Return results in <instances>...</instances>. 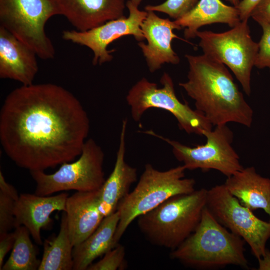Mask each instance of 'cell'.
I'll return each instance as SVG.
<instances>
[{
  "label": "cell",
  "instance_id": "1",
  "mask_svg": "<svg viewBox=\"0 0 270 270\" xmlns=\"http://www.w3.org/2000/svg\"><path fill=\"white\" fill-rule=\"evenodd\" d=\"M89 130V118L80 100L54 84L15 88L0 111L2 148L18 166L30 171L74 160Z\"/></svg>",
  "mask_w": 270,
  "mask_h": 270
},
{
  "label": "cell",
  "instance_id": "2",
  "mask_svg": "<svg viewBox=\"0 0 270 270\" xmlns=\"http://www.w3.org/2000/svg\"><path fill=\"white\" fill-rule=\"evenodd\" d=\"M185 57L188 80L179 86L194 100L196 110L212 126L233 122L250 127L253 110L225 65L204 54Z\"/></svg>",
  "mask_w": 270,
  "mask_h": 270
},
{
  "label": "cell",
  "instance_id": "3",
  "mask_svg": "<svg viewBox=\"0 0 270 270\" xmlns=\"http://www.w3.org/2000/svg\"><path fill=\"white\" fill-rule=\"evenodd\" d=\"M245 241L220 224L206 206L195 230L178 248L171 258L190 267L211 269L234 265L248 268Z\"/></svg>",
  "mask_w": 270,
  "mask_h": 270
},
{
  "label": "cell",
  "instance_id": "4",
  "mask_svg": "<svg viewBox=\"0 0 270 270\" xmlns=\"http://www.w3.org/2000/svg\"><path fill=\"white\" fill-rule=\"evenodd\" d=\"M208 190L174 196L139 216L138 227L152 244L172 250L196 229L206 206Z\"/></svg>",
  "mask_w": 270,
  "mask_h": 270
},
{
  "label": "cell",
  "instance_id": "5",
  "mask_svg": "<svg viewBox=\"0 0 270 270\" xmlns=\"http://www.w3.org/2000/svg\"><path fill=\"white\" fill-rule=\"evenodd\" d=\"M186 170L183 165L161 171L150 164H146L136 186L118 206L120 219L114 238L116 245L128 226L139 216L174 196L196 190L195 180L184 178Z\"/></svg>",
  "mask_w": 270,
  "mask_h": 270
},
{
  "label": "cell",
  "instance_id": "6",
  "mask_svg": "<svg viewBox=\"0 0 270 270\" xmlns=\"http://www.w3.org/2000/svg\"><path fill=\"white\" fill-rule=\"evenodd\" d=\"M160 82L162 86L158 88L156 83L142 78L128 91L126 100L134 121H140L149 108H157L171 113L179 128L188 134L202 136L204 131L212 129L213 126L202 112L178 99L172 80L168 73H164Z\"/></svg>",
  "mask_w": 270,
  "mask_h": 270
},
{
  "label": "cell",
  "instance_id": "7",
  "mask_svg": "<svg viewBox=\"0 0 270 270\" xmlns=\"http://www.w3.org/2000/svg\"><path fill=\"white\" fill-rule=\"evenodd\" d=\"M58 14L54 0H0V24L43 60L56 50L45 32L47 21Z\"/></svg>",
  "mask_w": 270,
  "mask_h": 270
},
{
  "label": "cell",
  "instance_id": "8",
  "mask_svg": "<svg viewBox=\"0 0 270 270\" xmlns=\"http://www.w3.org/2000/svg\"><path fill=\"white\" fill-rule=\"evenodd\" d=\"M104 153L92 138L86 140L79 158L73 162H64L54 173L44 170L30 171L36 184L34 194L48 196L59 192L99 190L106 179L103 170Z\"/></svg>",
  "mask_w": 270,
  "mask_h": 270
},
{
  "label": "cell",
  "instance_id": "9",
  "mask_svg": "<svg viewBox=\"0 0 270 270\" xmlns=\"http://www.w3.org/2000/svg\"><path fill=\"white\" fill-rule=\"evenodd\" d=\"M248 21L241 20L223 32L198 30L196 35L204 54L228 66L250 96L251 72L258 46L252 38Z\"/></svg>",
  "mask_w": 270,
  "mask_h": 270
},
{
  "label": "cell",
  "instance_id": "10",
  "mask_svg": "<svg viewBox=\"0 0 270 270\" xmlns=\"http://www.w3.org/2000/svg\"><path fill=\"white\" fill-rule=\"evenodd\" d=\"M144 132L170 144L174 157L183 163L186 170L200 169L204 172L215 170L229 177L244 168L232 146L233 133L226 124L216 126L214 130L204 131L202 136L206 138V142L194 147L171 140L152 130Z\"/></svg>",
  "mask_w": 270,
  "mask_h": 270
},
{
  "label": "cell",
  "instance_id": "11",
  "mask_svg": "<svg viewBox=\"0 0 270 270\" xmlns=\"http://www.w3.org/2000/svg\"><path fill=\"white\" fill-rule=\"evenodd\" d=\"M206 207L220 224L249 245L258 260L264 254L270 237V222L257 218L229 192L224 184L208 190Z\"/></svg>",
  "mask_w": 270,
  "mask_h": 270
},
{
  "label": "cell",
  "instance_id": "12",
  "mask_svg": "<svg viewBox=\"0 0 270 270\" xmlns=\"http://www.w3.org/2000/svg\"><path fill=\"white\" fill-rule=\"evenodd\" d=\"M126 6L129 11L128 17L110 20L86 31L66 30L62 32V38L90 49L94 54V65L111 61L112 51L108 50L107 48L116 40L128 35L134 36L138 42L145 39L140 26L147 12L139 10L130 0Z\"/></svg>",
  "mask_w": 270,
  "mask_h": 270
},
{
  "label": "cell",
  "instance_id": "13",
  "mask_svg": "<svg viewBox=\"0 0 270 270\" xmlns=\"http://www.w3.org/2000/svg\"><path fill=\"white\" fill-rule=\"evenodd\" d=\"M146 12L140 28L148 43L140 42L138 46L149 70L154 72L165 63L176 64L180 62V58L172 48V42L174 38L181 39L173 32L174 30L182 28L174 20L161 18L154 11Z\"/></svg>",
  "mask_w": 270,
  "mask_h": 270
},
{
  "label": "cell",
  "instance_id": "14",
  "mask_svg": "<svg viewBox=\"0 0 270 270\" xmlns=\"http://www.w3.org/2000/svg\"><path fill=\"white\" fill-rule=\"evenodd\" d=\"M68 194L62 192L53 196L22 194L16 200L14 214V228L24 226L28 228L34 242H43L40 230L52 224L51 214L56 210L65 211Z\"/></svg>",
  "mask_w": 270,
  "mask_h": 270
},
{
  "label": "cell",
  "instance_id": "15",
  "mask_svg": "<svg viewBox=\"0 0 270 270\" xmlns=\"http://www.w3.org/2000/svg\"><path fill=\"white\" fill-rule=\"evenodd\" d=\"M58 14L78 31H86L124 17V0H54Z\"/></svg>",
  "mask_w": 270,
  "mask_h": 270
},
{
  "label": "cell",
  "instance_id": "16",
  "mask_svg": "<svg viewBox=\"0 0 270 270\" xmlns=\"http://www.w3.org/2000/svg\"><path fill=\"white\" fill-rule=\"evenodd\" d=\"M36 52L0 26V78L33 84L38 70Z\"/></svg>",
  "mask_w": 270,
  "mask_h": 270
},
{
  "label": "cell",
  "instance_id": "17",
  "mask_svg": "<svg viewBox=\"0 0 270 270\" xmlns=\"http://www.w3.org/2000/svg\"><path fill=\"white\" fill-rule=\"evenodd\" d=\"M64 212L74 246L88 237L104 218L100 209L99 190L77 192L68 196Z\"/></svg>",
  "mask_w": 270,
  "mask_h": 270
},
{
  "label": "cell",
  "instance_id": "18",
  "mask_svg": "<svg viewBox=\"0 0 270 270\" xmlns=\"http://www.w3.org/2000/svg\"><path fill=\"white\" fill-rule=\"evenodd\" d=\"M128 120H122L120 144L114 169L99 190L100 209L104 217L116 211L120 202L130 192L137 180L136 169L125 161L126 133Z\"/></svg>",
  "mask_w": 270,
  "mask_h": 270
},
{
  "label": "cell",
  "instance_id": "19",
  "mask_svg": "<svg viewBox=\"0 0 270 270\" xmlns=\"http://www.w3.org/2000/svg\"><path fill=\"white\" fill-rule=\"evenodd\" d=\"M224 184L244 206L252 211L263 210L268 214L270 222V178L249 166L227 177Z\"/></svg>",
  "mask_w": 270,
  "mask_h": 270
},
{
  "label": "cell",
  "instance_id": "20",
  "mask_svg": "<svg viewBox=\"0 0 270 270\" xmlns=\"http://www.w3.org/2000/svg\"><path fill=\"white\" fill-rule=\"evenodd\" d=\"M174 21L184 28V38L188 40L196 38L202 26L223 23L232 28L241 20L236 6H228L220 0H200L191 10Z\"/></svg>",
  "mask_w": 270,
  "mask_h": 270
},
{
  "label": "cell",
  "instance_id": "21",
  "mask_svg": "<svg viewBox=\"0 0 270 270\" xmlns=\"http://www.w3.org/2000/svg\"><path fill=\"white\" fill-rule=\"evenodd\" d=\"M119 219L117 211L104 217L88 237L73 247V270H87L96 259L117 245L114 238Z\"/></svg>",
  "mask_w": 270,
  "mask_h": 270
},
{
  "label": "cell",
  "instance_id": "22",
  "mask_svg": "<svg viewBox=\"0 0 270 270\" xmlns=\"http://www.w3.org/2000/svg\"><path fill=\"white\" fill-rule=\"evenodd\" d=\"M44 252L38 270H73L72 246L68 233L66 214H62L58 234L44 243Z\"/></svg>",
  "mask_w": 270,
  "mask_h": 270
},
{
  "label": "cell",
  "instance_id": "23",
  "mask_svg": "<svg viewBox=\"0 0 270 270\" xmlns=\"http://www.w3.org/2000/svg\"><path fill=\"white\" fill-rule=\"evenodd\" d=\"M15 241L10 256L1 270H38L40 260L38 259L36 249L26 228L20 226L14 228Z\"/></svg>",
  "mask_w": 270,
  "mask_h": 270
},
{
  "label": "cell",
  "instance_id": "24",
  "mask_svg": "<svg viewBox=\"0 0 270 270\" xmlns=\"http://www.w3.org/2000/svg\"><path fill=\"white\" fill-rule=\"evenodd\" d=\"M19 195L16 190L5 180L0 171V234L14 228V209Z\"/></svg>",
  "mask_w": 270,
  "mask_h": 270
},
{
  "label": "cell",
  "instance_id": "25",
  "mask_svg": "<svg viewBox=\"0 0 270 270\" xmlns=\"http://www.w3.org/2000/svg\"><path fill=\"white\" fill-rule=\"evenodd\" d=\"M124 247L118 244L107 252L102 258L90 265L87 270H122L126 268Z\"/></svg>",
  "mask_w": 270,
  "mask_h": 270
},
{
  "label": "cell",
  "instance_id": "26",
  "mask_svg": "<svg viewBox=\"0 0 270 270\" xmlns=\"http://www.w3.org/2000/svg\"><path fill=\"white\" fill-rule=\"evenodd\" d=\"M198 2V0H166L158 5L146 6L144 9L146 11L165 13L176 20L191 10Z\"/></svg>",
  "mask_w": 270,
  "mask_h": 270
},
{
  "label": "cell",
  "instance_id": "27",
  "mask_svg": "<svg viewBox=\"0 0 270 270\" xmlns=\"http://www.w3.org/2000/svg\"><path fill=\"white\" fill-rule=\"evenodd\" d=\"M262 29V34L258 42V49L254 66L258 68H268L270 72V24L264 21L257 22Z\"/></svg>",
  "mask_w": 270,
  "mask_h": 270
},
{
  "label": "cell",
  "instance_id": "28",
  "mask_svg": "<svg viewBox=\"0 0 270 270\" xmlns=\"http://www.w3.org/2000/svg\"><path fill=\"white\" fill-rule=\"evenodd\" d=\"M250 16L256 22L264 21L270 24V0H260L253 8Z\"/></svg>",
  "mask_w": 270,
  "mask_h": 270
},
{
  "label": "cell",
  "instance_id": "29",
  "mask_svg": "<svg viewBox=\"0 0 270 270\" xmlns=\"http://www.w3.org/2000/svg\"><path fill=\"white\" fill-rule=\"evenodd\" d=\"M15 241L13 232H5L0 234V270L4 264V259L10 250H12Z\"/></svg>",
  "mask_w": 270,
  "mask_h": 270
},
{
  "label": "cell",
  "instance_id": "30",
  "mask_svg": "<svg viewBox=\"0 0 270 270\" xmlns=\"http://www.w3.org/2000/svg\"><path fill=\"white\" fill-rule=\"evenodd\" d=\"M260 0H242L236 8L238 9L241 20H248L254 6Z\"/></svg>",
  "mask_w": 270,
  "mask_h": 270
},
{
  "label": "cell",
  "instance_id": "31",
  "mask_svg": "<svg viewBox=\"0 0 270 270\" xmlns=\"http://www.w3.org/2000/svg\"><path fill=\"white\" fill-rule=\"evenodd\" d=\"M258 260V270H270V251L266 249L264 254Z\"/></svg>",
  "mask_w": 270,
  "mask_h": 270
},
{
  "label": "cell",
  "instance_id": "32",
  "mask_svg": "<svg viewBox=\"0 0 270 270\" xmlns=\"http://www.w3.org/2000/svg\"><path fill=\"white\" fill-rule=\"evenodd\" d=\"M228 1L230 3L234 5V6H236L240 3V0H226Z\"/></svg>",
  "mask_w": 270,
  "mask_h": 270
},
{
  "label": "cell",
  "instance_id": "33",
  "mask_svg": "<svg viewBox=\"0 0 270 270\" xmlns=\"http://www.w3.org/2000/svg\"><path fill=\"white\" fill-rule=\"evenodd\" d=\"M134 4L138 6L142 0H130Z\"/></svg>",
  "mask_w": 270,
  "mask_h": 270
},
{
  "label": "cell",
  "instance_id": "34",
  "mask_svg": "<svg viewBox=\"0 0 270 270\" xmlns=\"http://www.w3.org/2000/svg\"></svg>",
  "mask_w": 270,
  "mask_h": 270
}]
</instances>
